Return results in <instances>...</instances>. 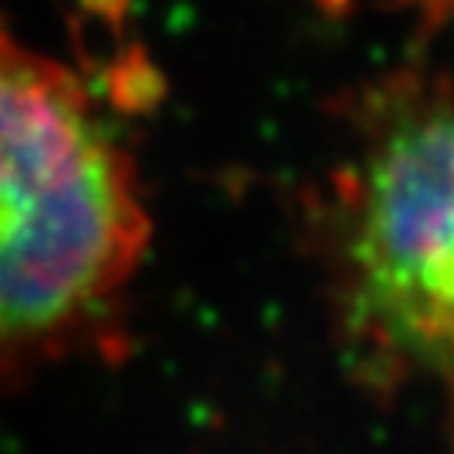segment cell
I'll return each instance as SVG.
<instances>
[{
    "instance_id": "cell-2",
    "label": "cell",
    "mask_w": 454,
    "mask_h": 454,
    "mask_svg": "<svg viewBox=\"0 0 454 454\" xmlns=\"http://www.w3.org/2000/svg\"><path fill=\"white\" fill-rule=\"evenodd\" d=\"M340 320L380 373L454 371V108L394 121L340 223Z\"/></svg>"
},
{
    "instance_id": "cell-1",
    "label": "cell",
    "mask_w": 454,
    "mask_h": 454,
    "mask_svg": "<svg viewBox=\"0 0 454 454\" xmlns=\"http://www.w3.org/2000/svg\"><path fill=\"white\" fill-rule=\"evenodd\" d=\"M145 243L135 165L91 91L0 27V371L82 337Z\"/></svg>"
}]
</instances>
